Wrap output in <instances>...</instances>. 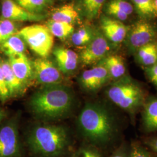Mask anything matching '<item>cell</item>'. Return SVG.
I'll use <instances>...</instances> for the list:
<instances>
[{"label":"cell","mask_w":157,"mask_h":157,"mask_svg":"<svg viewBox=\"0 0 157 157\" xmlns=\"http://www.w3.org/2000/svg\"><path fill=\"white\" fill-rule=\"evenodd\" d=\"M78 124L84 136L95 143H105L117 132L114 117L105 107L96 103L87 104L78 117Z\"/></svg>","instance_id":"cell-1"},{"label":"cell","mask_w":157,"mask_h":157,"mask_svg":"<svg viewBox=\"0 0 157 157\" xmlns=\"http://www.w3.org/2000/svg\"><path fill=\"white\" fill-rule=\"evenodd\" d=\"M73 97L65 86L50 84L36 91L31 97L30 105L37 116L47 119L60 117L69 111Z\"/></svg>","instance_id":"cell-2"},{"label":"cell","mask_w":157,"mask_h":157,"mask_svg":"<svg viewBox=\"0 0 157 157\" xmlns=\"http://www.w3.org/2000/svg\"><path fill=\"white\" fill-rule=\"evenodd\" d=\"M28 143L34 154L43 157H56L65 151L68 144L67 132L56 125H43L34 128Z\"/></svg>","instance_id":"cell-3"},{"label":"cell","mask_w":157,"mask_h":157,"mask_svg":"<svg viewBox=\"0 0 157 157\" xmlns=\"http://www.w3.org/2000/svg\"><path fill=\"white\" fill-rule=\"evenodd\" d=\"M109 99L130 113H135L146 101V95L140 85L128 76L115 80L107 90Z\"/></svg>","instance_id":"cell-4"},{"label":"cell","mask_w":157,"mask_h":157,"mask_svg":"<svg viewBox=\"0 0 157 157\" xmlns=\"http://www.w3.org/2000/svg\"><path fill=\"white\" fill-rule=\"evenodd\" d=\"M17 34L41 58H47L52 50L54 36L45 25L26 26L19 30Z\"/></svg>","instance_id":"cell-5"},{"label":"cell","mask_w":157,"mask_h":157,"mask_svg":"<svg viewBox=\"0 0 157 157\" xmlns=\"http://www.w3.org/2000/svg\"><path fill=\"white\" fill-rule=\"evenodd\" d=\"M156 36L155 28L145 21H139L128 30L126 44L130 53H134L143 46L152 43Z\"/></svg>","instance_id":"cell-6"},{"label":"cell","mask_w":157,"mask_h":157,"mask_svg":"<svg viewBox=\"0 0 157 157\" xmlns=\"http://www.w3.org/2000/svg\"><path fill=\"white\" fill-rule=\"evenodd\" d=\"M20 154L17 124L10 121L0 128V157H19Z\"/></svg>","instance_id":"cell-7"},{"label":"cell","mask_w":157,"mask_h":157,"mask_svg":"<svg viewBox=\"0 0 157 157\" xmlns=\"http://www.w3.org/2000/svg\"><path fill=\"white\" fill-rule=\"evenodd\" d=\"M110 50L109 41L102 33H95L93 39L82 50L79 56L80 61L89 65L102 60Z\"/></svg>","instance_id":"cell-8"},{"label":"cell","mask_w":157,"mask_h":157,"mask_svg":"<svg viewBox=\"0 0 157 157\" xmlns=\"http://www.w3.org/2000/svg\"><path fill=\"white\" fill-rule=\"evenodd\" d=\"M1 13L2 19L12 22H39L45 18L44 15L32 13L19 6L13 0H1Z\"/></svg>","instance_id":"cell-9"},{"label":"cell","mask_w":157,"mask_h":157,"mask_svg":"<svg viewBox=\"0 0 157 157\" xmlns=\"http://www.w3.org/2000/svg\"><path fill=\"white\" fill-rule=\"evenodd\" d=\"M32 64L35 77L40 83L50 85L61 80V71L46 58L36 59Z\"/></svg>","instance_id":"cell-10"},{"label":"cell","mask_w":157,"mask_h":157,"mask_svg":"<svg viewBox=\"0 0 157 157\" xmlns=\"http://www.w3.org/2000/svg\"><path fill=\"white\" fill-rule=\"evenodd\" d=\"M110 78L107 69L101 64L83 72L80 82L86 90L93 91L102 87Z\"/></svg>","instance_id":"cell-11"},{"label":"cell","mask_w":157,"mask_h":157,"mask_svg":"<svg viewBox=\"0 0 157 157\" xmlns=\"http://www.w3.org/2000/svg\"><path fill=\"white\" fill-rule=\"evenodd\" d=\"M101 27L105 38L115 45L121 43L126 39L129 30L122 22L108 16L101 17Z\"/></svg>","instance_id":"cell-12"},{"label":"cell","mask_w":157,"mask_h":157,"mask_svg":"<svg viewBox=\"0 0 157 157\" xmlns=\"http://www.w3.org/2000/svg\"><path fill=\"white\" fill-rule=\"evenodd\" d=\"M53 54L60 71L63 73L72 72L78 67L79 56L71 49L57 47L53 50Z\"/></svg>","instance_id":"cell-13"},{"label":"cell","mask_w":157,"mask_h":157,"mask_svg":"<svg viewBox=\"0 0 157 157\" xmlns=\"http://www.w3.org/2000/svg\"><path fill=\"white\" fill-rule=\"evenodd\" d=\"M104 8L108 17L121 22L128 19L134 10L133 6L127 0H110Z\"/></svg>","instance_id":"cell-14"},{"label":"cell","mask_w":157,"mask_h":157,"mask_svg":"<svg viewBox=\"0 0 157 157\" xmlns=\"http://www.w3.org/2000/svg\"><path fill=\"white\" fill-rule=\"evenodd\" d=\"M8 61L13 73L23 84L32 76V64L25 54L10 57Z\"/></svg>","instance_id":"cell-15"},{"label":"cell","mask_w":157,"mask_h":157,"mask_svg":"<svg viewBox=\"0 0 157 157\" xmlns=\"http://www.w3.org/2000/svg\"><path fill=\"white\" fill-rule=\"evenodd\" d=\"M106 0H76V8L86 19L93 21L98 18L104 8Z\"/></svg>","instance_id":"cell-16"},{"label":"cell","mask_w":157,"mask_h":157,"mask_svg":"<svg viewBox=\"0 0 157 157\" xmlns=\"http://www.w3.org/2000/svg\"><path fill=\"white\" fill-rule=\"evenodd\" d=\"M142 121L143 127L147 132L157 130V98L146 100L143 104Z\"/></svg>","instance_id":"cell-17"},{"label":"cell","mask_w":157,"mask_h":157,"mask_svg":"<svg viewBox=\"0 0 157 157\" xmlns=\"http://www.w3.org/2000/svg\"><path fill=\"white\" fill-rule=\"evenodd\" d=\"M0 66L3 72L10 97L19 94L22 91L24 84L17 78L13 73L8 59L0 58Z\"/></svg>","instance_id":"cell-18"},{"label":"cell","mask_w":157,"mask_h":157,"mask_svg":"<svg viewBox=\"0 0 157 157\" xmlns=\"http://www.w3.org/2000/svg\"><path fill=\"white\" fill-rule=\"evenodd\" d=\"M102 60V65L107 69L111 78L117 80L125 76L126 68L121 56L111 55L106 56Z\"/></svg>","instance_id":"cell-19"},{"label":"cell","mask_w":157,"mask_h":157,"mask_svg":"<svg viewBox=\"0 0 157 157\" xmlns=\"http://www.w3.org/2000/svg\"><path fill=\"white\" fill-rule=\"evenodd\" d=\"M79 13L74 4H68L55 8L51 13L53 21L73 25L79 19Z\"/></svg>","instance_id":"cell-20"},{"label":"cell","mask_w":157,"mask_h":157,"mask_svg":"<svg viewBox=\"0 0 157 157\" xmlns=\"http://www.w3.org/2000/svg\"><path fill=\"white\" fill-rule=\"evenodd\" d=\"M136 61L144 67L157 63V44L153 42L143 46L135 52Z\"/></svg>","instance_id":"cell-21"},{"label":"cell","mask_w":157,"mask_h":157,"mask_svg":"<svg viewBox=\"0 0 157 157\" xmlns=\"http://www.w3.org/2000/svg\"><path fill=\"white\" fill-rule=\"evenodd\" d=\"M0 49L8 58L25 54L26 45L24 40L15 34L0 45Z\"/></svg>","instance_id":"cell-22"},{"label":"cell","mask_w":157,"mask_h":157,"mask_svg":"<svg viewBox=\"0 0 157 157\" xmlns=\"http://www.w3.org/2000/svg\"><path fill=\"white\" fill-rule=\"evenodd\" d=\"M27 11L37 15H43L54 4V0H13Z\"/></svg>","instance_id":"cell-23"},{"label":"cell","mask_w":157,"mask_h":157,"mask_svg":"<svg viewBox=\"0 0 157 157\" xmlns=\"http://www.w3.org/2000/svg\"><path fill=\"white\" fill-rule=\"evenodd\" d=\"M53 36L61 40L67 39L75 32V27L72 24L62 22L49 19L45 24Z\"/></svg>","instance_id":"cell-24"},{"label":"cell","mask_w":157,"mask_h":157,"mask_svg":"<svg viewBox=\"0 0 157 157\" xmlns=\"http://www.w3.org/2000/svg\"><path fill=\"white\" fill-rule=\"evenodd\" d=\"M95 33L88 27L79 29L71 36V41L76 46L87 45L94 37Z\"/></svg>","instance_id":"cell-25"},{"label":"cell","mask_w":157,"mask_h":157,"mask_svg":"<svg viewBox=\"0 0 157 157\" xmlns=\"http://www.w3.org/2000/svg\"><path fill=\"white\" fill-rule=\"evenodd\" d=\"M137 13L143 17L154 16L157 12L154 5V0H132Z\"/></svg>","instance_id":"cell-26"},{"label":"cell","mask_w":157,"mask_h":157,"mask_svg":"<svg viewBox=\"0 0 157 157\" xmlns=\"http://www.w3.org/2000/svg\"><path fill=\"white\" fill-rule=\"evenodd\" d=\"M18 31L14 22L1 19L0 20V45L12 36L17 34Z\"/></svg>","instance_id":"cell-27"},{"label":"cell","mask_w":157,"mask_h":157,"mask_svg":"<svg viewBox=\"0 0 157 157\" xmlns=\"http://www.w3.org/2000/svg\"><path fill=\"white\" fill-rule=\"evenodd\" d=\"M9 91L6 85L3 72L0 66V100L5 102L10 98Z\"/></svg>","instance_id":"cell-28"},{"label":"cell","mask_w":157,"mask_h":157,"mask_svg":"<svg viewBox=\"0 0 157 157\" xmlns=\"http://www.w3.org/2000/svg\"><path fill=\"white\" fill-rule=\"evenodd\" d=\"M146 75L149 80L157 87V63L147 67H144Z\"/></svg>","instance_id":"cell-29"},{"label":"cell","mask_w":157,"mask_h":157,"mask_svg":"<svg viewBox=\"0 0 157 157\" xmlns=\"http://www.w3.org/2000/svg\"><path fill=\"white\" fill-rule=\"evenodd\" d=\"M131 157H149L147 152L139 146H133L132 152H131Z\"/></svg>","instance_id":"cell-30"},{"label":"cell","mask_w":157,"mask_h":157,"mask_svg":"<svg viewBox=\"0 0 157 157\" xmlns=\"http://www.w3.org/2000/svg\"><path fill=\"white\" fill-rule=\"evenodd\" d=\"M151 146L153 148V149L157 152V139L152 141Z\"/></svg>","instance_id":"cell-31"},{"label":"cell","mask_w":157,"mask_h":157,"mask_svg":"<svg viewBox=\"0 0 157 157\" xmlns=\"http://www.w3.org/2000/svg\"><path fill=\"white\" fill-rule=\"evenodd\" d=\"M112 157H127V156L125 155V154L122 153V152H118L117 154L113 155Z\"/></svg>","instance_id":"cell-32"},{"label":"cell","mask_w":157,"mask_h":157,"mask_svg":"<svg viewBox=\"0 0 157 157\" xmlns=\"http://www.w3.org/2000/svg\"><path fill=\"white\" fill-rule=\"evenodd\" d=\"M89 157H100L95 152L89 151Z\"/></svg>","instance_id":"cell-33"},{"label":"cell","mask_w":157,"mask_h":157,"mask_svg":"<svg viewBox=\"0 0 157 157\" xmlns=\"http://www.w3.org/2000/svg\"><path fill=\"white\" fill-rule=\"evenodd\" d=\"M4 117V112L0 109V121Z\"/></svg>","instance_id":"cell-34"},{"label":"cell","mask_w":157,"mask_h":157,"mask_svg":"<svg viewBox=\"0 0 157 157\" xmlns=\"http://www.w3.org/2000/svg\"><path fill=\"white\" fill-rule=\"evenodd\" d=\"M83 157H89V151L86 150L83 152Z\"/></svg>","instance_id":"cell-35"},{"label":"cell","mask_w":157,"mask_h":157,"mask_svg":"<svg viewBox=\"0 0 157 157\" xmlns=\"http://www.w3.org/2000/svg\"><path fill=\"white\" fill-rule=\"evenodd\" d=\"M154 5L155 11L157 13V0H154Z\"/></svg>","instance_id":"cell-36"}]
</instances>
